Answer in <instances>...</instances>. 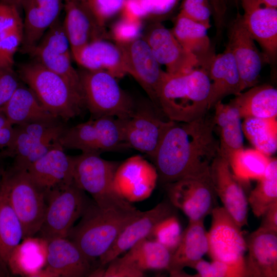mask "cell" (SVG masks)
Returning <instances> with one entry per match:
<instances>
[{
  "label": "cell",
  "mask_w": 277,
  "mask_h": 277,
  "mask_svg": "<svg viewBox=\"0 0 277 277\" xmlns=\"http://www.w3.org/2000/svg\"><path fill=\"white\" fill-rule=\"evenodd\" d=\"M211 181L223 207L241 228L247 224L248 206L242 185L233 175L226 159L219 154L210 168Z\"/></svg>",
  "instance_id": "d6986e66"
},
{
  "label": "cell",
  "mask_w": 277,
  "mask_h": 277,
  "mask_svg": "<svg viewBox=\"0 0 277 277\" xmlns=\"http://www.w3.org/2000/svg\"><path fill=\"white\" fill-rule=\"evenodd\" d=\"M161 113L151 101L135 104L132 115L124 122L125 142L128 148L153 157L164 134L174 122L164 120Z\"/></svg>",
  "instance_id": "4fadbf2b"
},
{
  "label": "cell",
  "mask_w": 277,
  "mask_h": 277,
  "mask_svg": "<svg viewBox=\"0 0 277 277\" xmlns=\"http://www.w3.org/2000/svg\"><path fill=\"white\" fill-rule=\"evenodd\" d=\"M14 133V126L7 124L0 129V150L6 148L10 144Z\"/></svg>",
  "instance_id": "f907efd6"
},
{
  "label": "cell",
  "mask_w": 277,
  "mask_h": 277,
  "mask_svg": "<svg viewBox=\"0 0 277 277\" xmlns=\"http://www.w3.org/2000/svg\"><path fill=\"white\" fill-rule=\"evenodd\" d=\"M1 183L22 225L24 239L34 236L44 218L47 208L45 194L32 181L26 170L12 165L4 170Z\"/></svg>",
  "instance_id": "8992f818"
},
{
  "label": "cell",
  "mask_w": 277,
  "mask_h": 277,
  "mask_svg": "<svg viewBox=\"0 0 277 277\" xmlns=\"http://www.w3.org/2000/svg\"><path fill=\"white\" fill-rule=\"evenodd\" d=\"M9 275L0 266V277L6 276Z\"/></svg>",
  "instance_id": "9f6ffc18"
},
{
  "label": "cell",
  "mask_w": 277,
  "mask_h": 277,
  "mask_svg": "<svg viewBox=\"0 0 277 277\" xmlns=\"http://www.w3.org/2000/svg\"><path fill=\"white\" fill-rule=\"evenodd\" d=\"M157 179L155 166L136 155L120 164L113 185L116 192L127 201H140L150 195Z\"/></svg>",
  "instance_id": "e0dca14e"
},
{
  "label": "cell",
  "mask_w": 277,
  "mask_h": 277,
  "mask_svg": "<svg viewBox=\"0 0 277 277\" xmlns=\"http://www.w3.org/2000/svg\"><path fill=\"white\" fill-rule=\"evenodd\" d=\"M204 220L189 221L182 232L180 243L172 254L167 271L171 276H189L183 271L185 267L193 268L204 254L208 245Z\"/></svg>",
  "instance_id": "484cf974"
},
{
  "label": "cell",
  "mask_w": 277,
  "mask_h": 277,
  "mask_svg": "<svg viewBox=\"0 0 277 277\" xmlns=\"http://www.w3.org/2000/svg\"><path fill=\"white\" fill-rule=\"evenodd\" d=\"M1 179H0V187H1Z\"/></svg>",
  "instance_id": "91938a15"
},
{
  "label": "cell",
  "mask_w": 277,
  "mask_h": 277,
  "mask_svg": "<svg viewBox=\"0 0 277 277\" xmlns=\"http://www.w3.org/2000/svg\"><path fill=\"white\" fill-rule=\"evenodd\" d=\"M125 0H87V3L99 24L105 27L106 22L123 8Z\"/></svg>",
  "instance_id": "ee69618b"
},
{
  "label": "cell",
  "mask_w": 277,
  "mask_h": 277,
  "mask_svg": "<svg viewBox=\"0 0 277 277\" xmlns=\"http://www.w3.org/2000/svg\"><path fill=\"white\" fill-rule=\"evenodd\" d=\"M20 86L13 68L0 67V110Z\"/></svg>",
  "instance_id": "7dc6e473"
},
{
  "label": "cell",
  "mask_w": 277,
  "mask_h": 277,
  "mask_svg": "<svg viewBox=\"0 0 277 277\" xmlns=\"http://www.w3.org/2000/svg\"><path fill=\"white\" fill-rule=\"evenodd\" d=\"M18 76L43 107L57 118L67 121L79 115L85 106L81 94L34 60L19 66Z\"/></svg>",
  "instance_id": "277c9868"
},
{
  "label": "cell",
  "mask_w": 277,
  "mask_h": 277,
  "mask_svg": "<svg viewBox=\"0 0 277 277\" xmlns=\"http://www.w3.org/2000/svg\"><path fill=\"white\" fill-rule=\"evenodd\" d=\"M262 216V221L260 227L277 232V202L269 207Z\"/></svg>",
  "instance_id": "681fc988"
},
{
  "label": "cell",
  "mask_w": 277,
  "mask_h": 277,
  "mask_svg": "<svg viewBox=\"0 0 277 277\" xmlns=\"http://www.w3.org/2000/svg\"><path fill=\"white\" fill-rule=\"evenodd\" d=\"M207 70L211 81L209 109L225 97L243 91L236 62L227 47L222 53L211 56Z\"/></svg>",
  "instance_id": "4316f807"
},
{
  "label": "cell",
  "mask_w": 277,
  "mask_h": 277,
  "mask_svg": "<svg viewBox=\"0 0 277 277\" xmlns=\"http://www.w3.org/2000/svg\"><path fill=\"white\" fill-rule=\"evenodd\" d=\"M196 277H246L245 268L216 260L208 262L203 259L193 267Z\"/></svg>",
  "instance_id": "b9f144b4"
},
{
  "label": "cell",
  "mask_w": 277,
  "mask_h": 277,
  "mask_svg": "<svg viewBox=\"0 0 277 277\" xmlns=\"http://www.w3.org/2000/svg\"><path fill=\"white\" fill-rule=\"evenodd\" d=\"M64 0H26L23 6L22 51L29 53L46 31L58 19Z\"/></svg>",
  "instance_id": "d4e9b609"
},
{
  "label": "cell",
  "mask_w": 277,
  "mask_h": 277,
  "mask_svg": "<svg viewBox=\"0 0 277 277\" xmlns=\"http://www.w3.org/2000/svg\"><path fill=\"white\" fill-rule=\"evenodd\" d=\"M139 2L147 16H163L172 10L177 0H139Z\"/></svg>",
  "instance_id": "c3c4849f"
},
{
  "label": "cell",
  "mask_w": 277,
  "mask_h": 277,
  "mask_svg": "<svg viewBox=\"0 0 277 277\" xmlns=\"http://www.w3.org/2000/svg\"><path fill=\"white\" fill-rule=\"evenodd\" d=\"M23 35L18 8L0 2V51L21 43Z\"/></svg>",
  "instance_id": "ab89813d"
},
{
  "label": "cell",
  "mask_w": 277,
  "mask_h": 277,
  "mask_svg": "<svg viewBox=\"0 0 277 277\" xmlns=\"http://www.w3.org/2000/svg\"><path fill=\"white\" fill-rule=\"evenodd\" d=\"M172 253L156 241L144 238L131 247L123 258L139 270H168Z\"/></svg>",
  "instance_id": "d590c367"
},
{
  "label": "cell",
  "mask_w": 277,
  "mask_h": 277,
  "mask_svg": "<svg viewBox=\"0 0 277 277\" xmlns=\"http://www.w3.org/2000/svg\"><path fill=\"white\" fill-rule=\"evenodd\" d=\"M242 129L244 134L255 149L269 156L276 152V117L245 118L242 124Z\"/></svg>",
  "instance_id": "74e56055"
},
{
  "label": "cell",
  "mask_w": 277,
  "mask_h": 277,
  "mask_svg": "<svg viewBox=\"0 0 277 277\" xmlns=\"http://www.w3.org/2000/svg\"><path fill=\"white\" fill-rule=\"evenodd\" d=\"M4 156L2 155L1 152H0V179H1L3 174L4 173V171L5 169H4L3 163H2V159H4Z\"/></svg>",
  "instance_id": "11a10c76"
},
{
  "label": "cell",
  "mask_w": 277,
  "mask_h": 277,
  "mask_svg": "<svg viewBox=\"0 0 277 277\" xmlns=\"http://www.w3.org/2000/svg\"><path fill=\"white\" fill-rule=\"evenodd\" d=\"M124 121L102 116L66 128L58 138L64 149L100 154L127 148L124 138Z\"/></svg>",
  "instance_id": "ba28073f"
},
{
  "label": "cell",
  "mask_w": 277,
  "mask_h": 277,
  "mask_svg": "<svg viewBox=\"0 0 277 277\" xmlns=\"http://www.w3.org/2000/svg\"><path fill=\"white\" fill-rule=\"evenodd\" d=\"M247 277L277 276V232L261 227L246 240Z\"/></svg>",
  "instance_id": "cb8c5ba5"
},
{
  "label": "cell",
  "mask_w": 277,
  "mask_h": 277,
  "mask_svg": "<svg viewBox=\"0 0 277 277\" xmlns=\"http://www.w3.org/2000/svg\"><path fill=\"white\" fill-rule=\"evenodd\" d=\"M145 39L157 62L164 65L170 74L187 73L200 65L197 57L186 50L172 31L161 24L152 26Z\"/></svg>",
  "instance_id": "ac0fdd59"
},
{
  "label": "cell",
  "mask_w": 277,
  "mask_h": 277,
  "mask_svg": "<svg viewBox=\"0 0 277 277\" xmlns=\"http://www.w3.org/2000/svg\"><path fill=\"white\" fill-rule=\"evenodd\" d=\"M211 214V225L207 233V253L212 260L245 269L244 254L247 245L242 228L223 207H216Z\"/></svg>",
  "instance_id": "8fae6325"
},
{
  "label": "cell",
  "mask_w": 277,
  "mask_h": 277,
  "mask_svg": "<svg viewBox=\"0 0 277 277\" xmlns=\"http://www.w3.org/2000/svg\"><path fill=\"white\" fill-rule=\"evenodd\" d=\"M180 13L208 29L211 27L212 10L209 0H183Z\"/></svg>",
  "instance_id": "7bdbcfd3"
},
{
  "label": "cell",
  "mask_w": 277,
  "mask_h": 277,
  "mask_svg": "<svg viewBox=\"0 0 277 277\" xmlns=\"http://www.w3.org/2000/svg\"><path fill=\"white\" fill-rule=\"evenodd\" d=\"M141 22L125 17L113 26L112 34L116 43H126L139 37L141 31Z\"/></svg>",
  "instance_id": "f6af8a7d"
},
{
  "label": "cell",
  "mask_w": 277,
  "mask_h": 277,
  "mask_svg": "<svg viewBox=\"0 0 277 277\" xmlns=\"http://www.w3.org/2000/svg\"><path fill=\"white\" fill-rule=\"evenodd\" d=\"M260 5L273 8H277V0H255Z\"/></svg>",
  "instance_id": "816d5d0a"
},
{
  "label": "cell",
  "mask_w": 277,
  "mask_h": 277,
  "mask_svg": "<svg viewBox=\"0 0 277 277\" xmlns=\"http://www.w3.org/2000/svg\"><path fill=\"white\" fill-rule=\"evenodd\" d=\"M73 156L66 154L58 140L44 156L32 164L27 171L32 181L46 197L51 192L73 182Z\"/></svg>",
  "instance_id": "2e32d148"
},
{
  "label": "cell",
  "mask_w": 277,
  "mask_h": 277,
  "mask_svg": "<svg viewBox=\"0 0 277 277\" xmlns=\"http://www.w3.org/2000/svg\"><path fill=\"white\" fill-rule=\"evenodd\" d=\"M26 0H0V2L13 5L17 7L18 9L22 7Z\"/></svg>",
  "instance_id": "f5cc1de1"
},
{
  "label": "cell",
  "mask_w": 277,
  "mask_h": 277,
  "mask_svg": "<svg viewBox=\"0 0 277 277\" xmlns=\"http://www.w3.org/2000/svg\"><path fill=\"white\" fill-rule=\"evenodd\" d=\"M182 232L178 219L172 214L159 222L147 238L160 243L172 254L180 243Z\"/></svg>",
  "instance_id": "60d3db41"
},
{
  "label": "cell",
  "mask_w": 277,
  "mask_h": 277,
  "mask_svg": "<svg viewBox=\"0 0 277 277\" xmlns=\"http://www.w3.org/2000/svg\"><path fill=\"white\" fill-rule=\"evenodd\" d=\"M225 1H226V4L228 2H231L233 4H238V3L240 2V0H225Z\"/></svg>",
  "instance_id": "6f0895ef"
},
{
  "label": "cell",
  "mask_w": 277,
  "mask_h": 277,
  "mask_svg": "<svg viewBox=\"0 0 277 277\" xmlns=\"http://www.w3.org/2000/svg\"><path fill=\"white\" fill-rule=\"evenodd\" d=\"M175 208L169 201H162L152 209L142 212L128 224L108 250L99 258L101 265L108 264L137 242L147 238L159 222L174 214Z\"/></svg>",
  "instance_id": "7402d4cb"
},
{
  "label": "cell",
  "mask_w": 277,
  "mask_h": 277,
  "mask_svg": "<svg viewBox=\"0 0 277 277\" xmlns=\"http://www.w3.org/2000/svg\"><path fill=\"white\" fill-rule=\"evenodd\" d=\"M23 239L22 225L10 203L6 190L1 180L0 266L8 274L9 257Z\"/></svg>",
  "instance_id": "836d02e7"
},
{
  "label": "cell",
  "mask_w": 277,
  "mask_h": 277,
  "mask_svg": "<svg viewBox=\"0 0 277 277\" xmlns=\"http://www.w3.org/2000/svg\"><path fill=\"white\" fill-rule=\"evenodd\" d=\"M46 200L44 218L37 233L46 241L67 238L89 203L84 191L73 182L48 194Z\"/></svg>",
  "instance_id": "9c48e42d"
},
{
  "label": "cell",
  "mask_w": 277,
  "mask_h": 277,
  "mask_svg": "<svg viewBox=\"0 0 277 277\" xmlns=\"http://www.w3.org/2000/svg\"><path fill=\"white\" fill-rule=\"evenodd\" d=\"M226 47L236 62L242 90L256 85L263 64L269 62L265 54L259 52L240 14L229 26Z\"/></svg>",
  "instance_id": "9a60e30c"
},
{
  "label": "cell",
  "mask_w": 277,
  "mask_h": 277,
  "mask_svg": "<svg viewBox=\"0 0 277 277\" xmlns=\"http://www.w3.org/2000/svg\"><path fill=\"white\" fill-rule=\"evenodd\" d=\"M108 266L103 270L104 277H143L145 272L137 269L123 256H118L111 261Z\"/></svg>",
  "instance_id": "bcb514c9"
},
{
  "label": "cell",
  "mask_w": 277,
  "mask_h": 277,
  "mask_svg": "<svg viewBox=\"0 0 277 277\" xmlns=\"http://www.w3.org/2000/svg\"><path fill=\"white\" fill-rule=\"evenodd\" d=\"M64 2L66 1H77V2H84L87 1V0H64Z\"/></svg>",
  "instance_id": "680465c9"
},
{
  "label": "cell",
  "mask_w": 277,
  "mask_h": 277,
  "mask_svg": "<svg viewBox=\"0 0 277 277\" xmlns=\"http://www.w3.org/2000/svg\"><path fill=\"white\" fill-rule=\"evenodd\" d=\"M116 44L121 51L126 73L130 74L138 83L150 101L162 113L157 92L166 72L161 68L147 42L138 37Z\"/></svg>",
  "instance_id": "5bb4252c"
},
{
  "label": "cell",
  "mask_w": 277,
  "mask_h": 277,
  "mask_svg": "<svg viewBox=\"0 0 277 277\" xmlns=\"http://www.w3.org/2000/svg\"><path fill=\"white\" fill-rule=\"evenodd\" d=\"M271 159L255 148H242L232 153L227 160L236 179L242 185H246L263 176Z\"/></svg>",
  "instance_id": "8d00e7d4"
},
{
  "label": "cell",
  "mask_w": 277,
  "mask_h": 277,
  "mask_svg": "<svg viewBox=\"0 0 277 277\" xmlns=\"http://www.w3.org/2000/svg\"><path fill=\"white\" fill-rule=\"evenodd\" d=\"M29 54L34 60L62 76L83 96L78 71L71 63L70 43L59 18L46 31Z\"/></svg>",
  "instance_id": "7c38bea8"
},
{
  "label": "cell",
  "mask_w": 277,
  "mask_h": 277,
  "mask_svg": "<svg viewBox=\"0 0 277 277\" xmlns=\"http://www.w3.org/2000/svg\"><path fill=\"white\" fill-rule=\"evenodd\" d=\"M73 159L74 183L89 193L97 205L108 207L130 203L114 188V178L119 162L105 160L100 154L91 152H82L74 156Z\"/></svg>",
  "instance_id": "52a82bcc"
},
{
  "label": "cell",
  "mask_w": 277,
  "mask_h": 277,
  "mask_svg": "<svg viewBox=\"0 0 277 277\" xmlns=\"http://www.w3.org/2000/svg\"><path fill=\"white\" fill-rule=\"evenodd\" d=\"M208 29L179 13L171 31L179 43L187 51L195 55L200 65L206 67L210 56V41Z\"/></svg>",
  "instance_id": "e575fe53"
},
{
  "label": "cell",
  "mask_w": 277,
  "mask_h": 277,
  "mask_svg": "<svg viewBox=\"0 0 277 277\" xmlns=\"http://www.w3.org/2000/svg\"><path fill=\"white\" fill-rule=\"evenodd\" d=\"M46 265L41 276L82 277L91 272V262L68 238L47 241Z\"/></svg>",
  "instance_id": "44dd1931"
},
{
  "label": "cell",
  "mask_w": 277,
  "mask_h": 277,
  "mask_svg": "<svg viewBox=\"0 0 277 277\" xmlns=\"http://www.w3.org/2000/svg\"><path fill=\"white\" fill-rule=\"evenodd\" d=\"M9 124L10 123L8 121L5 115L2 112H0V129Z\"/></svg>",
  "instance_id": "db71d44e"
},
{
  "label": "cell",
  "mask_w": 277,
  "mask_h": 277,
  "mask_svg": "<svg viewBox=\"0 0 277 277\" xmlns=\"http://www.w3.org/2000/svg\"><path fill=\"white\" fill-rule=\"evenodd\" d=\"M72 56L86 69L105 70L115 77L126 74L120 49L104 39L88 44Z\"/></svg>",
  "instance_id": "83f0119b"
},
{
  "label": "cell",
  "mask_w": 277,
  "mask_h": 277,
  "mask_svg": "<svg viewBox=\"0 0 277 277\" xmlns=\"http://www.w3.org/2000/svg\"><path fill=\"white\" fill-rule=\"evenodd\" d=\"M2 112L13 126L58 119L43 107L28 87L21 85L3 107Z\"/></svg>",
  "instance_id": "4dcf8cb0"
},
{
  "label": "cell",
  "mask_w": 277,
  "mask_h": 277,
  "mask_svg": "<svg viewBox=\"0 0 277 277\" xmlns=\"http://www.w3.org/2000/svg\"><path fill=\"white\" fill-rule=\"evenodd\" d=\"M210 89L208 71L203 67L182 74L166 72L157 92L160 109L169 120L194 121L209 110Z\"/></svg>",
  "instance_id": "3957f363"
},
{
  "label": "cell",
  "mask_w": 277,
  "mask_h": 277,
  "mask_svg": "<svg viewBox=\"0 0 277 277\" xmlns=\"http://www.w3.org/2000/svg\"><path fill=\"white\" fill-rule=\"evenodd\" d=\"M85 106L94 118H129L135 104L121 88L116 77L103 70L78 71Z\"/></svg>",
  "instance_id": "5b68a950"
},
{
  "label": "cell",
  "mask_w": 277,
  "mask_h": 277,
  "mask_svg": "<svg viewBox=\"0 0 277 277\" xmlns=\"http://www.w3.org/2000/svg\"><path fill=\"white\" fill-rule=\"evenodd\" d=\"M253 214L260 217L277 202V160L271 158L263 176L247 197Z\"/></svg>",
  "instance_id": "f35d334b"
},
{
  "label": "cell",
  "mask_w": 277,
  "mask_h": 277,
  "mask_svg": "<svg viewBox=\"0 0 277 277\" xmlns=\"http://www.w3.org/2000/svg\"><path fill=\"white\" fill-rule=\"evenodd\" d=\"M2 112V111H1V110H0V112Z\"/></svg>",
  "instance_id": "94428289"
},
{
  "label": "cell",
  "mask_w": 277,
  "mask_h": 277,
  "mask_svg": "<svg viewBox=\"0 0 277 277\" xmlns=\"http://www.w3.org/2000/svg\"><path fill=\"white\" fill-rule=\"evenodd\" d=\"M65 11L63 27L69 40L72 55L88 44L106 36L87 1L64 2Z\"/></svg>",
  "instance_id": "ffe728a7"
},
{
  "label": "cell",
  "mask_w": 277,
  "mask_h": 277,
  "mask_svg": "<svg viewBox=\"0 0 277 277\" xmlns=\"http://www.w3.org/2000/svg\"><path fill=\"white\" fill-rule=\"evenodd\" d=\"M13 126L12 141L1 152L5 158L13 157L15 162L26 157L45 137L66 128L63 123L57 121L31 122Z\"/></svg>",
  "instance_id": "f1b7e54d"
},
{
  "label": "cell",
  "mask_w": 277,
  "mask_h": 277,
  "mask_svg": "<svg viewBox=\"0 0 277 277\" xmlns=\"http://www.w3.org/2000/svg\"><path fill=\"white\" fill-rule=\"evenodd\" d=\"M141 213L130 203L104 207L94 202L89 203L67 238L91 262L104 254L123 230Z\"/></svg>",
  "instance_id": "7a4b0ae2"
},
{
  "label": "cell",
  "mask_w": 277,
  "mask_h": 277,
  "mask_svg": "<svg viewBox=\"0 0 277 277\" xmlns=\"http://www.w3.org/2000/svg\"><path fill=\"white\" fill-rule=\"evenodd\" d=\"M213 107V121L220 131L219 154L227 159L232 153L243 147L241 117L237 109L230 103L225 104L220 101Z\"/></svg>",
  "instance_id": "d6a6232c"
},
{
  "label": "cell",
  "mask_w": 277,
  "mask_h": 277,
  "mask_svg": "<svg viewBox=\"0 0 277 277\" xmlns=\"http://www.w3.org/2000/svg\"><path fill=\"white\" fill-rule=\"evenodd\" d=\"M230 102L242 118H268L277 116V90L270 85H255Z\"/></svg>",
  "instance_id": "1f68e13d"
},
{
  "label": "cell",
  "mask_w": 277,
  "mask_h": 277,
  "mask_svg": "<svg viewBox=\"0 0 277 277\" xmlns=\"http://www.w3.org/2000/svg\"><path fill=\"white\" fill-rule=\"evenodd\" d=\"M244 10L243 23L260 45L269 63L277 55V8L260 5L255 0H240Z\"/></svg>",
  "instance_id": "603a6c76"
},
{
  "label": "cell",
  "mask_w": 277,
  "mask_h": 277,
  "mask_svg": "<svg viewBox=\"0 0 277 277\" xmlns=\"http://www.w3.org/2000/svg\"><path fill=\"white\" fill-rule=\"evenodd\" d=\"M215 126L207 113L191 122L173 123L151 159L162 184L210 171L220 151Z\"/></svg>",
  "instance_id": "6da1fadb"
},
{
  "label": "cell",
  "mask_w": 277,
  "mask_h": 277,
  "mask_svg": "<svg viewBox=\"0 0 277 277\" xmlns=\"http://www.w3.org/2000/svg\"><path fill=\"white\" fill-rule=\"evenodd\" d=\"M164 188L169 202L189 221L204 220L217 206L210 171L164 184Z\"/></svg>",
  "instance_id": "30bf717a"
},
{
  "label": "cell",
  "mask_w": 277,
  "mask_h": 277,
  "mask_svg": "<svg viewBox=\"0 0 277 277\" xmlns=\"http://www.w3.org/2000/svg\"><path fill=\"white\" fill-rule=\"evenodd\" d=\"M47 244L40 237L24 239L9 257V271L23 276H41L46 265Z\"/></svg>",
  "instance_id": "f546056e"
}]
</instances>
